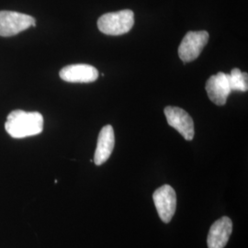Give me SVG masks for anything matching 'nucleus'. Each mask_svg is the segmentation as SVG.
I'll return each mask as SVG.
<instances>
[{"label": "nucleus", "mask_w": 248, "mask_h": 248, "mask_svg": "<svg viewBox=\"0 0 248 248\" xmlns=\"http://www.w3.org/2000/svg\"><path fill=\"white\" fill-rule=\"evenodd\" d=\"M5 129L12 138L16 139L34 136L44 130V117L39 112L13 110L7 118Z\"/></svg>", "instance_id": "obj_1"}, {"label": "nucleus", "mask_w": 248, "mask_h": 248, "mask_svg": "<svg viewBox=\"0 0 248 248\" xmlns=\"http://www.w3.org/2000/svg\"><path fill=\"white\" fill-rule=\"evenodd\" d=\"M134 24V14L130 9L110 12L98 20V30L106 35L119 36L129 32Z\"/></svg>", "instance_id": "obj_2"}, {"label": "nucleus", "mask_w": 248, "mask_h": 248, "mask_svg": "<svg viewBox=\"0 0 248 248\" xmlns=\"http://www.w3.org/2000/svg\"><path fill=\"white\" fill-rule=\"evenodd\" d=\"M35 26V18L30 15L16 11H0V36L2 37L17 35L30 27Z\"/></svg>", "instance_id": "obj_3"}, {"label": "nucleus", "mask_w": 248, "mask_h": 248, "mask_svg": "<svg viewBox=\"0 0 248 248\" xmlns=\"http://www.w3.org/2000/svg\"><path fill=\"white\" fill-rule=\"evenodd\" d=\"M209 33L205 31H188L178 46V56L184 62L196 60L208 44Z\"/></svg>", "instance_id": "obj_4"}, {"label": "nucleus", "mask_w": 248, "mask_h": 248, "mask_svg": "<svg viewBox=\"0 0 248 248\" xmlns=\"http://www.w3.org/2000/svg\"><path fill=\"white\" fill-rule=\"evenodd\" d=\"M153 200L161 221L165 223L171 222L177 209V195L174 188L169 185L160 186L154 192Z\"/></svg>", "instance_id": "obj_5"}, {"label": "nucleus", "mask_w": 248, "mask_h": 248, "mask_svg": "<svg viewBox=\"0 0 248 248\" xmlns=\"http://www.w3.org/2000/svg\"><path fill=\"white\" fill-rule=\"evenodd\" d=\"M164 111L168 124L176 129L185 140L191 141L194 138V123L186 110L177 107L169 106Z\"/></svg>", "instance_id": "obj_6"}, {"label": "nucleus", "mask_w": 248, "mask_h": 248, "mask_svg": "<svg viewBox=\"0 0 248 248\" xmlns=\"http://www.w3.org/2000/svg\"><path fill=\"white\" fill-rule=\"evenodd\" d=\"M206 91L214 104L223 106L232 92L227 74L219 72L212 76L206 83Z\"/></svg>", "instance_id": "obj_7"}, {"label": "nucleus", "mask_w": 248, "mask_h": 248, "mask_svg": "<svg viewBox=\"0 0 248 248\" xmlns=\"http://www.w3.org/2000/svg\"><path fill=\"white\" fill-rule=\"evenodd\" d=\"M59 75L62 80L69 83H92L98 79V71L90 64L78 63L63 67Z\"/></svg>", "instance_id": "obj_8"}, {"label": "nucleus", "mask_w": 248, "mask_h": 248, "mask_svg": "<svg viewBox=\"0 0 248 248\" xmlns=\"http://www.w3.org/2000/svg\"><path fill=\"white\" fill-rule=\"evenodd\" d=\"M232 232V222L228 217H222L211 226L208 233V248H224Z\"/></svg>", "instance_id": "obj_9"}, {"label": "nucleus", "mask_w": 248, "mask_h": 248, "mask_svg": "<svg viewBox=\"0 0 248 248\" xmlns=\"http://www.w3.org/2000/svg\"><path fill=\"white\" fill-rule=\"evenodd\" d=\"M114 144L115 136L113 128L111 125H106L98 134L97 148L93 160L97 166H101L109 158L114 149Z\"/></svg>", "instance_id": "obj_10"}, {"label": "nucleus", "mask_w": 248, "mask_h": 248, "mask_svg": "<svg viewBox=\"0 0 248 248\" xmlns=\"http://www.w3.org/2000/svg\"><path fill=\"white\" fill-rule=\"evenodd\" d=\"M231 91L247 92L248 90V73H243L238 68H233L230 74H227Z\"/></svg>", "instance_id": "obj_11"}]
</instances>
